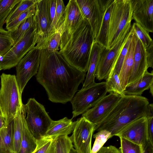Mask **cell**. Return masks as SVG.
<instances>
[{"label":"cell","instance_id":"obj_1","mask_svg":"<svg viewBox=\"0 0 153 153\" xmlns=\"http://www.w3.org/2000/svg\"><path fill=\"white\" fill-rule=\"evenodd\" d=\"M41 50L37 81L45 88L51 102L65 104L70 102L85 80L86 73L71 66L59 51Z\"/></svg>","mask_w":153,"mask_h":153},{"label":"cell","instance_id":"obj_2","mask_svg":"<svg viewBox=\"0 0 153 153\" xmlns=\"http://www.w3.org/2000/svg\"><path fill=\"white\" fill-rule=\"evenodd\" d=\"M148 99L142 96L125 95L121 97L106 117L96 125L94 131L105 130L112 137L133 121L147 116Z\"/></svg>","mask_w":153,"mask_h":153},{"label":"cell","instance_id":"obj_3","mask_svg":"<svg viewBox=\"0 0 153 153\" xmlns=\"http://www.w3.org/2000/svg\"><path fill=\"white\" fill-rule=\"evenodd\" d=\"M94 40L91 27L84 19L75 27L65 42L59 46V52L71 66L86 73Z\"/></svg>","mask_w":153,"mask_h":153},{"label":"cell","instance_id":"obj_4","mask_svg":"<svg viewBox=\"0 0 153 153\" xmlns=\"http://www.w3.org/2000/svg\"><path fill=\"white\" fill-rule=\"evenodd\" d=\"M0 105L8 125L23 104L15 75L2 73L0 76Z\"/></svg>","mask_w":153,"mask_h":153},{"label":"cell","instance_id":"obj_5","mask_svg":"<svg viewBox=\"0 0 153 153\" xmlns=\"http://www.w3.org/2000/svg\"><path fill=\"white\" fill-rule=\"evenodd\" d=\"M132 20L131 0H114L110 19L107 49L112 47L131 27Z\"/></svg>","mask_w":153,"mask_h":153},{"label":"cell","instance_id":"obj_6","mask_svg":"<svg viewBox=\"0 0 153 153\" xmlns=\"http://www.w3.org/2000/svg\"><path fill=\"white\" fill-rule=\"evenodd\" d=\"M108 93L105 82H95L82 88L75 94L70 101L72 107V119L94 106Z\"/></svg>","mask_w":153,"mask_h":153},{"label":"cell","instance_id":"obj_7","mask_svg":"<svg viewBox=\"0 0 153 153\" xmlns=\"http://www.w3.org/2000/svg\"><path fill=\"white\" fill-rule=\"evenodd\" d=\"M23 107L25 120L32 133L36 139L44 137L53 120L44 106L34 98H30Z\"/></svg>","mask_w":153,"mask_h":153},{"label":"cell","instance_id":"obj_8","mask_svg":"<svg viewBox=\"0 0 153 153\" xmlns=\"http://www.w3.org/2000/svg\"><path fill=\"white\" fill-rule=\"evenodd\" d=\"M41 51V50L35 46L16 66V78L21 94L28 81L37 73L40 62Z\"/></svg>","mask_w":153,"mask_h":153},{"label":"cell","instance_id":"obj_9","mask_svg":"<svg viewBox=\"0 0 153 153\" xmlns=\"http://www.w3.org/2000/svg\"><path fill=\"white\" fill-rule=\"evenodd\" d=\"M36 26L31 28L10 50L3 56L0 62L2 70L16 66L21 59L35 46L34 43Z\"/></svg>","mask_w":153,"mask_h":153},{"label":"cell","instance_id":"obj_10","mask_svg":"<svg viewBox=\"0 0 153 153\" xmlns=\"http://www.w3.org/2000/svg\"><path fill=\"white\" fill-rule=\"evenodd\" d=\"M36 32L34 43L38 49H44L47 43L52 21L48 0H37L35 13Z\"/></svg>","mask_w":153,"mask_h":153},{"label":"cell","instance_id":"obj_11","mask_svg":"<svg viewBox=\"0 0 153 153\" xmlns=\"http://www.w3.org/2000/svg\"><path fill=\"white\" fill-rule=\"evenodd\" d=\"M95 126L82 117L75 121L70 138L77 153H91L92 138Z\"/></svg>","mask_w":153,"mask_h":153},{"label":"cell","instance_id":"obj_12","mask_svg":"<svg viewBox=\"0 0 153 153\" xmlns=\"http://www.w3.org/2000/svg\"><path fill=\"white\" fill-rule=\"evenodd\" d=\"M83 17L91 28L94 39L99 33L102 19L103 0H75Z\"/></svg>","mask_w":153,"mask_h":153},{"label":"cell","instance_id":"obj_13","mask_svg":"<svg viewBox=\"0 0 153 153\" xmlns=\"http://www.w3.org/2000/svg\"><path fill=\"white\" fill-rule=\"evenodd\" d=\"M131 27L125 32L112 47L109 49L105 48L102 51L96 73V77L99 80L106 79L108 77Z\"/></svg>","mask_w":153,"mask_h":153},{"label":"cell","instance_id":"obj_14","mask_svg":"<svg viewBox=\"0 0 153 153\" xmlns=\"http://www.w3.org/2000/svg\"><path fill=\"white\" fill-rule=\"evenodd\" d=\"M121 97L114 93H110L83 114L82 117L95 125L98 124L106 117Z\"/></svg>","mask_w":153,"mask_h":153},{"label":"cell","instance_id":"obj_15","mask_svg":"<svg viewBox=\"0 0 153 153\" xmlns=\"http://www.w3.org/2000/svg\"><path fill=\"white\" fill-rule=\"evenodd\" d=\"M147 119L143 117L131 122L116 135L142 146L143 149L149 141L147 130Z\"/></svg>","mask_w":153,"mask_h":153},{"label":"cell","instance_id":"obj_16","mask_svg":"<svg viewBox=\"0 0 153 153\" xmlns=\"http://www.w3.org/2000/svg\"><path fill=\"white\" fill-rule=\"evenodd\" d=\"M132 19L149 33L153 32V0H131Z\"/></svg>","mask_w":153,"mask_h":153},{"label":"cell","instance_id":"obj_17","mask_svg":"<svg viewBox=\"0 0 153 153\" xmlns=\"http://www.w3.org/2000/svg\"><path fill=\"white\" fill-rule=\"evenodd\" d=\"M84 19L76 0H69L65 7L63 22L57 30L61 34L59 46L65 42L75 27Z\"/></svg>","mask_w":153,"mask_h":153},{"label":"cell","instance_id":"obj_18","mask_svg":"<svg viewBox=\"0 0 153 153\" xmlns=\"http://www.w3.org/2000/svg\"><path fill=\"white\" fill-rule=\"evenodd\" d=\"M133 36L134 42V62L132 72L128 85L140 78L147 71L148 68L146 49L134 31Z\"/></svg>","mask_w":153,"mask_h":153},{"label":"cell","instance_id":"obj_19","mask_svg":"<svg viewBox=\"0 0 153 153\" xmlns=\"http://www.w3.org/2000/svg\"><path fill=\"white\" fill-rule=\"evenodd\" d=\"M114 0H103L102 17L100 29L94 42L107 48L108 33L110 19L113 8Z\"/></svg>","mask_w":153,"mask_h":153},{"label":"cell","instance_id":"obj_20","mask_svg":"<svg viewBox=\"0 0 153 153\" xmlns=\"http://www.w3.org/2000/svg\"><path fill=\"white\" fill-rule=\"evenodd\" d=\"M75 124V121L67 117L58 120H52L44 137L54 138L68 135L72 132Z\"/></svg>","mask_w":153,"mask_h":153},{"label":"cell","instance_id":"obj_21","mask_svg":"<svg viewBox=\"0 0 153 153\" xmlns=\"http://www.w3.org/2000/svg\"><path fill=\"white\" fill-rule=\"evenodd\" d=\"M105 48L94 41L91 52L88 70L82 88H85L95 82L100 55Z\"/></svg>","mask_w":153,"mask_h":153},{"label":"cell","instance_id":"obj_22","mask_svg":"<svg viewBox=\"0 0 153 153\" xmlns=\"http://www.w3.org/2000/svg\"><path fill=\"white\" fill-rule=\"evenodd\" d=\"M153 83V71L149 73L147 71L139 79L127 85L124 91L126 95L141 96L144 91L149 89Z\"/></svg>","mask_w":153,"mask_h":153},{"label":"cell","instance_id":"obj_23","mask_svg":"<svg viewBox=\"0 0 153 153\" xmlns=\"http://www.w3.org/2000/svg\"><path fill=\"white\" fill-rule=\"evenodd\" d=\"M133 35V33L127 53L118 76L121 86L123 91L128 84L133 67L134 48V42Z\"/></svg>","mask_w":153,"mask_h":153},{"label":"cell","instance_id":"obj_24","mask_svg":"<svg viewBox=\"0 0 153 153\" xmlns=\"http://www.w3.org/2000/svg\"><path fill=\"white\" fill-rule=\"evenodd\" d=\"M25 113L23 104L19 108L13 121V153H18L21 147L23 125L25 120Z\"/></svg>","mask_w":153,"mask_h":153},{"label":"cell","instance_id":"obj_25","mask_svg":"<svg viewBox=\"0 0 153 153\" xmlns=\"http://www.w3.org/2000/svg\"><path fill=\"white\" fill-rule=\"evenodd\" d=\"M13 120L0 130V153H13Z\"/></svg>","mask_w":153,"mask_h":153},{"label":"cell","instance_id":"obj_26","mask_svg":"<svg viewBox=\"0 0 153 153\" xmlns=\"http://www.w3.org/2000/svg\"><path fill=\"white\" fill-rule=\"evenodd\" d=\"M37 139L29 129L25 119L24 122L20 151L18 153H32L36 146Z\"/></svg>","mask_w":153,"mask_h":153},{"label":"cell","instance_id":"obj_27","mask_svg":"<svg viewBox=\"0 0 153 153\" xmlns=\"http://www.w3.org/2000/svg\"><path fill=\"white\" fill-rule=\"evenodd\" d=\"M36 26L35 14L24 20L14 31L10 32L13 45L22 39L32 27Z\"/></svg>","mask_w":153,"mask_h":153},{"label":"cell","instance_id":"obj_28","mask_svg":"<svg viewBox=\"0 0 153 153\" xmlns=\"http://www.w3.org/2000/svg\"><path fill=\"white\" fill-rule=\"evenodd\" d=\"M133 33V31L131 26L130 31L127 36L125 42L120 51L109 75L116 73L119 76L123 63L127 53Z\"/></svg>","mask_w":153,"mask_h":153},{"label":"cell","instance_id":"obj_29","mask_svg":"<svg viewBox=\"0 0 153 153\" xmlns=\"http://www.w3.org/2000/svg\"><path fill=\"white\" fill-rule=\"evenodd\" d=\"M56 1L55 14L48 31V39L52 35L58 30L63 23L64 19L66 6L63 1L62 0H56Z\"/></svg>","mask_w":153,"mask_h":153},{"label":"cell","instance_id":"obj_30","mask_svg":"<svg viewBox=\"0 0 153 153\" xmlns=\"http://www.w3.org/2000/svg\"><path fill=\"white\" fill-rule=\"evenodd\" d=\"M21 0H1L0 1V28L3 29L6 20L14 7Z\"/></svg>","mask_w":153,"mask_h":153},{"label":"cell","instance_id":"obj_31","mask_svg":"<svg viewBox=\"0 0 153 153\" xmlns=\"http://www.w3.org/2000/svg\"><path fill=\"white\" fill-rule=\"evenodd\" d=\"M37 0H21L12 10L7 18L5 23L7 24L22 13L35 5Z\"/></svg>","mask_w":153,"mask_h":153},{"label":"cell","instance_id":"obj_32","mask_svg":"<svg viewBox=\"0 0 153 153\" xmlns=\"http://www.w3.org/2000/svg\"><path fill=\"white\" fill-rule=\"evenodd\" d=\"M105 83L108 92H113L121 97L126 95L117 74L114 73L109 75L106 79Z\"/></svg>","mask_w":153,"mask_h":153},{"label":"cell","instance_id":"obj_33","mask_svg":"<svg viewBox=\"0 0 153 153\" xmlns=\"http://www.w3.org/2000/svg\"><path fill=\"white\" fill-rule=\"evenodd\" d=\"M36 10V4L6 24L7 30L11 32L16 30L20 24L26 19L34 15Z\"/></svg>","mask_w":153,"mask_h":153},{"label":"cell","instance_id":"obj_34","mask_svg":"<svg viewBox=\"0 0 153 153\" xmlns=\"http://www.w3.org/2000/svg\"><path fill=\"white\" fill-rule=\"evenodd\" d=\"M55 153H69L73 147L70 137L68 135L61 136L54 138Z\"/></svg>","mask_w":153,"mask_h":153},{"label":"cell","instance_id":"obj_35","mask_svg":"<svg viewBox=\"0 0 153 153\" xmlns=\"http://www.w3.org/2000/svg\"><path fill=\"white\" fill-rule=\"evenodd\" d=\"M95 138L93 146L91 153H97L109 138L111 137V133L105 130L98 131L93 135Z\"/></svg>","mask_w":153,"mask_h":153},{"label":"cell","instance_id":"obj_36","mask_svg":"<svg viewBox=\"0 0 153 153\" xmlns=\"http://www.w3.org/2000/svg\"><path fill=\"white\" fill-rule=\"evenodd\" d=\"M131 27L146 49L153 43L149 33L139 24L134 22L131 25Z\"/></svg>","mask_w":153,"mask_h":153},{"label":"cell","instance_id":"obj_37","mask_svg":"<svg viewBox=\"0 0 153 153\" xmlns=\"http://www.w3.org/2000/svg\"><path fill=\"white\" fill-rule=\"evenodd\" d=\"M13 46L10 32L0 28V56H4Z\"/></svg>","mask_w":153,"mask_h":153},{"label":"cell","instance_id":"obj_38","mask_svg":"<svg viewBox=\"0 0 153 153\" xmlns=\"http://www.w3.org/2000/svg\"><path fill=\"white\" fill-rule=\"evenodd\" d=\"M120 140V151L121 153H142L141 146L124 138L119 137Z\"/></svg>","mask_w":153,"mask_h":153},{"label":"cell","instance_id":"obj_39","mask_svg":"<svg viewBox=\"0 0 153 153\" xmlns=\"http://www.w3.org/2000/svg\"><path fill=\"white\" fill-rule=\"evenodd\" d=\"M61 37L60 32L56 31L49 37L44 49L50 52L58 51Z\"/></svg>","mask_w":153,"mask_h":153},{"label":"cell","instance_id":"obj_40","mask_svg":"<svg viewBox=\"0 0 153 153\" xmlns=\"http://www.w3.org/2000/svg\"><path fill=\"white\" fill-rule=\"evenodd\" d=\"M54 138L43 137L37 139L36 147L32 153H47L53 140Z\"/></svg>","mask_w":153,"mask_h":153},{"label":"cell","instance_id":"obj_41","mask_svg":"<svg viewBox=\"0 0 153 153\" xmlns=\"http://www.w3.org/2000/svg\"><path fill=\"white\" fill-rule=\"evenodd\" d=\"M146 59L148 68H153V43L146 49Z\"/></svg>","mask_w":153,"mask_h":153},{"label":"cell","instance_id":"obj_42","mask_svg":"<svg viewBox=\"0 0 153 153\" xmlns=\"http://www.w3.org/2000/svg\"><path fill=\"white\" fill-rule=\"evenodd\" d=\"M147 130L149 141L153 144V117H147Z\"/></svg>","mask_w":153,"mask_h":153},{"label":"cell","instance_id":"obj_43","mask_svg":"<svg viewBox=\"0 0 153 153\" xmlns=\"http://www.w3.org/2000/svg\"><path fill=\"white\" fill-rule=\"evenodd\" d=\"M97 153H121L120 149L115 146H103Z\"/></svg>","mask_w":153,"mask_h":153},{"label":"cell","instance_id":"obj_44","mask_svg":"<svg viewBox=\"0 0 153 153\" xmlns=\"http://www.w3.org/2000/svg\"><path fill=\"white\" fill-rule=\"evenodd\" d=\"M48 4L49 11L52 23L55 14L56 6V0H48Z\"/></svg>","mask_w":153,"mask_h":153},{"label":"cell","instance_id":"obj_45","mask_svg":"<svg viewBox=\"0 0 153 153\" xmlns=\"http://www.w3.org/2000/svg\"><path fill=\"white\" fill-rule=\"evenodd\" d=\"M142 153H153V144L149 141L143 148Z\"/></svg>","mask_w":153,"mask_h":153},{"label":"cell","instance_id":"obj_46","mask_svg":"<svg viewBox=\"0 0 153 153\" xmlns=\"http://www.w3.org/2000/svg\"><path fill=\"white\" fill-rule=\"evenodd\" d=\"M7 125L4 117L0 115V130Z\"/></svg>","mask_w":153,"mask_h":153},{"label":"cell","instance_id":"obj_47","mask_svg":"<svg viewBox=\"0 0 153 153\" xmlns=\"http://www.w3.org/2000/svg\"><path fill=\"white\" fill-rule=\"evenodd\" d=\"M47 153H55V147L54 139L51 146L47 152Z\"/></svg>","mask_w":153,"mask_h":153},{"label":"cell","instance_id":"obj_48","mask_svg":"<svg viewBox=\"0 0 153 153\" xmlns=\"http://www.w3.org/2000/svg\"><path fill=\"white\" fill-rule=\"evenodd\" d=\"M69 153H77L73 147L71 149Z\"/></svg>","mask_w":153,"mask_h":153},{"label":"cell","instance_id":"obj_49","mask_svg":"<svg viewBox=\"0 0 153 153\" xmlns=\"http://www.w3.org/2000/svg\"><path fill=\"white\" fill-rule=\"evenodd\" d=\"M150 92L152 96H153V85H152L150 87Z\"/></svg>","mask_w":153,"mask_h":153},{"label":"cell","instance_id":"obj_50","mask_svg":"<svg viewBox=\"0 0 153 153\" xmlns=\"http://www.w3.org/2000/svg\"><path fill=\"white\" fill-rule=\"evenodd\" d=\"M0 115H1V116H3V113L2 112V111L1 109V108L0 105Z\"/></svg>","mask_w":153,"mask_h":153},{"label":"cell","instance_id":"obj_51","mask_svg":"<svg viewBox=\"0 0 153 153\" xmlns=\"http://www.w3.org/2000/svg\"><path fill=\"white\" fill-rule=\"evenodd\" d=\"M1 70H2V68H1V66H0V71Z\"/></svg>","mask_w":153,"mask_h":153},{"label":"cell","instance_id":"obj_52","mask_svg":"<svg viewBox=\"0 0 153 153\" xmlns=\"http://www.w3.org/2000/svg\"><path fill=\"white\" fill-rule=\"evenodd\" d=\"M1 0H0V1H1Z\"/></svg>","mask_w":153,"mask_h":153}]
</instances>
